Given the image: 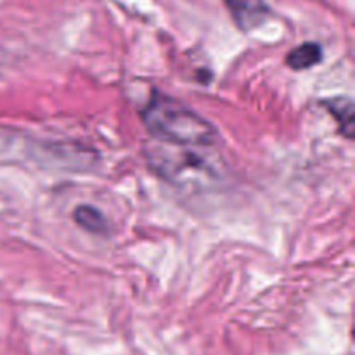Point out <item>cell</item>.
Returning a JSON list of instances; mask_svg holds the SVG:
<instances>
[{
    "label": "cell",
    "mask_w": 355,
    "mask_h": 355,
    "mask_svg": "<svg viewBox=\"0 0 355 355\" xmlns=\"http://www.w3.org/2000/svg\"><path fill=\"white\" fill-rule=\"evenodd\" d=\"M141 116L146 130L158 142L191 148L217 144V130L210 121L163 92L151 94Z\"/></svg>",
    "instance_id": "1"
},
{
    "label": "cell",
    "mask_w": 355,
    "mask_h": 355,
    "mask_svg": "<svg viewBox=\"0 0 355 355\" xmlns=\"http://www.w3.org/2000/svg\"><path fill=\"white\" fill-rule=\"evenodd\" d=\"M211 148L153 142L146 149L149 166L177 187H207L218 179L217 156Z\"/></svg>",
    "instance_id": "2"
},
{
    "label": "cell",
    "mask_w": 355,
    "mask_h": 355,
    "mask_svg": "<svg viewBox=\"0 0 355 355\" xmlns=\"http://www.w3.org/2000/svg\"><path fill=\"white\" fill-rule=\"evenodd\" d=\"M229 14L243 31H252L272 16L266 0H224Z\"/></svg>",
    "instance_id": "3"
},
{
    "label": "cell",
    "mask_w": 355,
    "mask_h": 355,
    "mask_svg": "<svg viewBox=\"0 0 355 355\" xmlns=\"http://www.w3.org/2000/svg\"><path fill=\"white\" fill-rule=\"evenodd\" d=\"M322 61V47L318 42H305V44L295 47L290 54L286 55V64L293 71H305Z\"/></svg>",
    "instance_id": "4"
},
{
    "label": "cell",
    "mask_w": 355,
    "mask_h": 355,
    "mask_svg": "<svg viewBox=\"0 0 355 355\" xmlns=\"http://www.w3.org/2000/svg\"><path fill=\"white\" fill-rule=\"evenodd\" d=\"M326 110L333 114L343 137H354V103L350 97H333L326 101Z\"/></svg>",
    "instance_id": "5"
},
{
    "label": "cell",
    "mask_w": 355,
    "mask_h": 355,
    "mask_svg": "<svg viewBox=\"0 0 355 355\" xmlns=\"http://www.w3.org/2000/svg\"><path fill=\"white\" fill-rule=\"evenodd\" d=\"M73 217H75L76 224L82 229H85L87 232H92V234L97 236L107 234L106 217H104L103 211L97 210L96 207L80 205V207L73 211Z\"/></svg>",
    "instance_id": "6"
}]
</instances>
